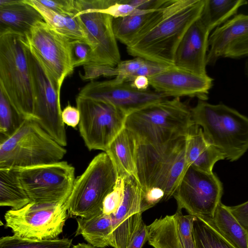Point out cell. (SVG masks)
I'll return each instance as SVG.
<instances>
[{
    "label": "cell",
    "mask_w": 248,
    "mask_h": 248,
    "mask_svg": "<svg viewBox=\"0 0 248 248\" xmlns=\"http://www.w3.org/2000/svg\"><path fill=\"white\" fill-rule=\"evenodd\" d=\"M62 118L64 124L75 128L79 123L80 112L77 107L68 105L62 110Z\"/></svg>",
    "instance_id": "obj_45"
},
{
    "label": "cell",
    "mask_w": 248,
    "mask_h": 248,
    "mask_svg": "<svg viewBox=\"0 0 248 248\" xmlns=\"http://www.w3.org/2000/svg\"><path fill=\"white\" fill-rule=\"evenodd\" d=\"M210 31L200 17L188 28L175 52L174 65L200 75H207L206 58Z\"/></svg>",
    "instance_id": "obj_18"
},
{
    "label": "cell",
    "mask_w": 248,
    "mask_h": 248,
    "mask_svg": "<svg viewBox=\"0 0 248 248\" xmlns=\"http://www.w3.org/2000/svg\"><path fill=\"white\" fill-rule=\"evenodd\" d=\"M147 226L143 221L127 248H142L145 242L147 241Z\"/></svg>",
    "instance_id": "obj_46"
},
{
    "label": "cell",
    "mask_w": 248,
    "mask_h": 248,
    "mask_svg": "<svg viewBox=\"0 0 248 248\" xmlns=\"http://www.w3.org/2000/svg\"><path fill=\"white\" fill-rule=\"evenodd\" d=\"M124 190V177L118 176L113 190L106 197L103 201V213L111 215L117 212L122 203Z\"/></svg>",
    "instance_id": "obj_33"
},
{
    "label": "cell",
    "mask_w": 248,
    "mask_h": 248,
    "mask_svg": "<svg viewBox=\"0 0 248 248\" xmlns=\"http://www.w3.org/2000/svg\"><path fill=\"white\" fill-rule=\"evenodd\" d=\"M118 177L117 169L106 152L94 157L76 178L65 205L68 215L88 217L103 211V202L113 190Z\"/></svg>",
    "instance_id": "obj_7"
},
{
    "label": "cell",
    "mask_w": 248,
    "mask_h": 248,
    "mask_svg": "<svg viewBox=\"0 0 248 248\" xmlns=\"http://www.w3.org/2000/svg\"><path fill=\"white\" fill-rule=\"evenodd\" d=\"M76 235H81L89 244L99 248L112 245L110 215L103 211L88 217H78Z\"/></svg>",
    "instance_id": "obj_24"
},
{
    "label": "cell",
    "mask_w": 248,
    "mask_h": 248,
    "mask_svg": "<svg viewBox=\"0 0 248 248\" xmlns=\"http://www.w3.org/2000/svg\"><path fill=\"white\" fill-rule=\"evenodd\" d=\"M169 66L146 60L144 64L135 73L132 81L138 76H144L148 78L154 76L164 71Z\"/></svg>",
    "instance_id": "obj_41"
},
{
    "label": "cell",
    "mask_w": 248,
    "mask_h": 248,
    "mask_svg": "<svg viewBox=\"0 0 248 248\" xmlns=\"http://www.w3.org/2000/svg\"><path fill=\"white\" fill-rule=\"evenodd\" d=\"M204 4V0H166L152 27L126 46L128 54L174 65L177 48L188 28L200 17Z\"/></svg>",
    "instance_id": "obj_1"
},
{
    "label": "cell",
    "mask_w": 248,
    "mask_h": 248,
    "mask_svg": "<svg viewBox=\"0 0 248 248\" xmlns=\"http://www.w3.org/2000/svg\"><path fill=\"white\" fill-rule=\"evenodd\" d=\"M15 169L31 202L35 203H65L76 179L74 167L66 161Z\"/></svg>",
    "instance_id": "obj_9"
},
{
    "label": "cell",
    "mask_w": 248,
    "mask_h": 248,
    "mask_svg": "<svg viewBox=\"0 0 248 248\" xmlns=\"http://www.w3.org/2000/svg\"><path fill=\"white\" fill-rule=\"evenodd\" d=\"M26 0L41 14L44 21L56 31L70 40L83 41L90 46L83 25L76 14L57 13L44 6L37 0Z\"/></svg>",
    "instance_id": "obj_23"
},
{
    "label": "cell",
    "mask_w": 248,
    "mask_h": 248,
    "mask_svg": "<svg viewBox=\"0 0 248 248\" xmlns=\"http://www.w3.org/2000/svg\"><path fill=\"white\" fill-rule=\"evenodd\" d=\"M78 95L112 105L127 115L149 105L168 98L155 90L139 91L132 87L131 82H120L115 78L91 81L81 89Z\"/></svg>",
    "instance_id": "obj_15"
},
{
    "label": "cell",
    "mask_w": 248,
    "mask_h": 248,
    "mask_svg": "<svg viewBox=\"0 0 248 248\" xmlns=\"http://www.w3.org/2000/svg\"><path fill=\"white\" fill-rule=\"evenodd\" d=\"M228 207L240 223L248 232V201L239 205Z\"/></svg>",
    "instance_id": "obj_43"
},
{
    "label": "cell",
    "mask_w": 248,
    "mask_h": 248,
    "mask_svg": "<svg viewBox=\"0 0 248 248\" xmlns=\"http://www.w3.org/2000/svg\"><path fill=\"white\" fill-rule=\"evenodd\" d=\"M186 158L188 167L211 173L216 162L225 159L223 155L205 138L201 126L194 124L186 138Z\"/></svg>",
    "instance_id": "obj_21"
},
{
    "label": "cell",
    "mask_w": 248,
    "mask_h": 248,
    "mask_svg": "<svg viewBox=\"0 0 248 248\" xmlns=\"http://www.w3.org/2000/svg\"><path fill=\"white\" fill-rule=\"evenodd\" d=\"M193 234L195 248H234L218 232L211 218L195 217Z\"/></svg>",
    "instance_id": "obj_30"
},
{
    "label": "cell",
    "mask_w": 248,
    "mask_h": 248,
    "mask_svg": "<svg viewBox=\"0 0 248 248\" xmlns=\"http://www.w3.org/2000/svg\"><path fill=\"white\" fill-rule=\"evenodd\" d=\"M211 221L221 235L234 248H248V232L221 202Z\"/></svg>",
    "instance_id": "obj_27"
},
{
    "label": "cell",
    "mask_w": 248,
    "mask_h": 248,
    "mask_svg": "<svg viewBox=\"0 0 248 248\" xmlns=\"http://www.w3.org/2000/svg\"><path fill=\"white\" fill-rule=\"evenodd\" d=\"M149 80L150 86L166 98L188 96L206 101L213 85V79L208 75H198L174 65Z\"/></svg>",
    "instance_id": "obj_17"
},
{
    "label": "cell",
    "mask_w": 248,
    "mask_h": 248,
    "mask_svg": "<svg viewBox=\"0 0 248 248\" xmlns=\"http://www.w3.org/2000/svg\"><path fill=\"white\" fill-rule=\"evenodd\" d=\"M42 20L41 14L26 0H0V30L25 36Z\"/></svg>",
    "instance_id": "obj_20"
},
{
    "label": "cell",
    "mask_w": 248,
    "mask_h": 248,
    "mask_svg": "<svg viewBox=\"0 0 248 248\" xmlns=\"http://www.w3.org/2000/svg\"><path fill=\"white\" fill-rule=\"evenodd\" d=\"M191 108L180 98H168L129 114L124 127L137 144L159 145L186 137L194 124Z\"/></svg>",
    "instance_id": "obj_2"
},
{
    "label": "cell",
    "mask_w": 248,
    "mask_h": 248,
    "mask_svg": "<svg viewBox=\"0 0 248 248\" xmlns=\"http://www.w3.org/2000/svg\"><path fill=\"white\" fill-rule=\"evenodd\" d=\"M146 60L135 57L131 60L121 61L115 67L116 76L118 81L131 82L135 73L144 64Z\"/></svg>",
    "instance_id": "obj_34"
},
{
    "label": "cell",
    "mask_w": 248,
    "mask_h": 248,
    "mask_svg": "<svg viewBox=\"0 0 248 248\" xmlns=\"http://www.w3.org/2000/svg\"><path fill=\"white\" fill-rule=\"evenodd\" d=\"M248 37V15L234 16L210 35L206 63L214 65L237 42Z\"/></svg>",
    "instance_id": "obj_19"
},
{
    "label": "cell",
    "mask_w": 248,
    "mask_h": 248,
    "mask_svg": "<svg viewBox=\"0 0 248 248\" xmlns=\"http://www.w3.org/2000/svg\"><path fill=\"white\" fill-rule=\"evenodd\" d=\"M164 192L159 188L154 187L142 192L140 208L142 213L155 206L157 203L163 202Z\"/></svg>",
    "instance_id": "obj_40"
},
{
    "label": "cell",
    "mask_w": 248,
    "mask_h": 248,
    "mask_svg": "<svg viewBox=\"0 0 248 248\" xmlns=\"http://www.w3.org/2000/svg\"><path fill=\"white\" fill-rule=\"evenodd\" d=\"M147 230V241L154 248H185L175 213L155 219Z\"/></svg>",
    "instance_id": "obj_25"
},
{
    "label": "cell",
    "mask_w": 248,
    "mask_h": 248,
    "mask_svg": "<svg viewBox=\"0 0 248 248\" xmlns=\"http://www.w3.org/2000/svg\"><path fill=\"white\" fill-rule=\"evenodd\" d=\"M132 87L139 91H146L150 86L149 78L144 76H138L131 82Z\"/></svg>",
    "instance_id": "obj_47"
},
{
    "label": "cell",
    "mask_w": 248,
    "mask_h": 248,
    "mask_svg": "<svg viewBox=\"0 0 248 248\" xmlns=\"http://www.w3.org/2000/svg\"><path fill=\"white\" fill-rule=\"evenodd\" d=\"M25 36L0 30V90L25 120H34V97Z\"/></svg>",
    "instance_id": "obj_4"
},
{
    "label": "cell",
    "mask_w": 248,
    "mask_h": 248,
    "mask_svg": "<svg viewBox=\"0 0 248 248\" xmlns=\"http://www.w3.org/2000/svg\"><path fill=\"white\" fill-rule=\"evenodd\" d=\"M31 202L15 168H0V205L18 210Z\"/></svg>",
    "instance_id": "obj_28"
},
{
    "label": "cell",
    "mask_w": 248,
    "mask_h": 248,
    "mask_svg": "<svg viewBox=\"0 0 248 248\" xmlns=\"http://www.w3.org/2000/svg\"><path fill=\"white\" fill-rule=\"evenodd\" d=\"M25 120L0 90V133L3 136L1 140L7 138L14 134Z\"/></svg>",
    "instance_id": "obj_32"
},
{
    "label": "cell",
    "mask_w": 248,
    "mask_h": 248,
    "mask_svg": "<svg viewBox=\"0 0 248 248\" xmlns=\"http://www.w3.org/2000/svg\"><path fill=\"white\" fill-rule=\"evenodd\" d=\"M176 214L178 228L185 248H195L193 234V223L195 217L188 214L184 215L182 210H177Z\"/></svg>",
    "instance_id": "obj_35"
},
{
    "label": "cell",
    "mask_w": 248,
    "mask_h": 248,
    "mask_svg": "<svg viewBox=\"0 0 248 248\" xmlns=\"http://www.w3.org/2000/svg\"><path fill=\"white\" fill-rule=\"evenodd\" d=\"M124 190L117 212L111 215L112 245L114 248H127L143 222L140 205L142 189L136 178L124 177Z\"/></svg>",
    "instance_id": "obj_16"
},
{
    "label": "cell",
    "mask_w": 248,
    "mask_h": 248,
    "mask_svg": "<svg viewBox=\"0 0 248 248\" xmlns=\"http://www.w3.org/2000/svg\"><path fill=\"white\" fill-rule=\"evenodd\" d=\"M137 145L133 134L124 127L105 152L114 164L118 176H133L136 178L135 155Z\"/></svg>",
    "instance_id": "obj_22"
},
{
    "label": "cell",
    "mask_w": 248,
    "mask_h": 248,
    "mask_svg": "<svg viewBox=\"0 0 248 248\" xmlns=\"http://www.w3.org/2000/svg\"><path fill=\"white\" fill-rule=\"evenodd\" d=\"M68 216L65 203H42L31 202L18 210L7 211L5 227L14 235L37 240L57 239L62 232Z\"/></svg>",
    "instance_id": "obj_11"
},
{
    "label": "cell",
    "mask_w": 248,
    "mask_h": 248,
    "mask_svg": "<svg viewBox=\"0 0 248 248\" xmlns=\"http://www.w3.org/2000/svg\"><path fill=\"white\" fill-rule=\"evenodd\" d=\"M25 37L30 48L61 90L64 79L74 69L71 50L73 40L56 31L44 20L37 22Z\"/></svg>",
    "instance_id": "obj_14"
},
{
    "label": "cell",
    "mask_w": 248,
    "mask_h": 248,
    "mask_svg": "<svg viewBox=\"0 0 248 248\" xmlns=\"http://www.w3.org/2000/svg\"><path fill=\"white\" fill-rule=\"evenodd\" d=\"M244 0H204L200 18L211 32L235 15L241 6L247 4Z\"/></svg>",
    "instance_id": "obj_29"
},
{
    "label": "cell",
    "mask_w": 248,
    "mask_h": 248,
    "mask_svg": "<svg viewBox=\"0 0 248 248\" xmlns=\"http://www.w3.org/2000/svg\"><path fill=\"white\" fill-rule=\"evenodd\" d=\"M100 11L109 15L114 18L140 15L152 11H142L137 9L131 5L124 2V0H116L114 3L107 8L100 10Z\"/></svg>",
    "instance_id": "obj_36"
},
{
    "label": "cell",
    "mask_w": 248,
    "mask_h": 248,
    "mask_svg": "<svg viewBox=\"0 0 248 248\" xmlns=\"http://www.w3.org/2000/svg\"><path fill=\"white\" fill-rule=\"evenodd\" d=\"M84 80L93 79L100 76H116L115 67L95 64H87L83 66V73L80 74Z\"/></svg>",
    "instance_id": "obj_38"
},
{
    "label": "cell",
    "mask_w": 248,
    "mask_h": 248,
    "mask_svg": "<svg viewBox=\"0 0 248 248\" xmlns=\"http://www.w3.org/2000/svg\"><path fill=\"white\" fill-rule=\"evenodd\" d=\"M26 52L34 97V120L60 145L65 146L67 137L62 118L61 90L27 42Z\"/></svg>",
    "instance_id": "obj_8"
},
{
    "label": "cell",
    "mask_w": 248,
    "mask_h": 248,
    "mask_svg": "<svg viewBox=\"0 0 248 248\" xmlns=\"http://www.w3.org/2000/svg\"><path fill=\"white\" fill-rule=\"evenodd\" d=\"M124 1L137 9L150 11L161 8L166 0H124Z\"/></svg>",
    "instance_id": "obj_42"
},
{
    "label": "cell",
    "mask_w": 248,
    "mask_h": 248,
    "mask_svg": "<svg viewBox=\"0 0 248 248\" xmlns=\"http://www.w3.org/2000/svg\"><path fill=\"white\" fill-rule=\"evenodd\" d=\"M66 149L34 120H25L11 136L0 140V168H24L62 161Z\"/></svg>",
    "instance_id": "obj_6"
},
{
    "label": "cell",
    "mask_w": 248,
    "mask_h": 248,
    "mask_svg": "<svg viewBox=\"0 0 248 248\" xmlns=\"http://www.w3.org/2000/svg\"></svg>",
    "instance_id": "obj_49"
},
{
    "label": "cell",
    "mask_w": 248,
    "mask_h": 248,
    "mask_svg": "<svg viewBox=\"0 0 248 248\" xmlns=\"http://www.w3.org/2000/svg\"><path fill=\"white\" fill-rule=\"evenodd\" d=\"M160 9L140 15L113 18L112 27L116 40L126 46L130 44L150 28Z\"/></svg>",
    "instance_id": "obj_26"
},
{
    "label": "cell",
    "mask_w": 248,
    "mask_h": 248,
    "mask_svg": "<svg viewBox=\"0 0 248 248\" xmlns=\"http://www.w3.org/2000/svg\"><path fill=\"white\" fill-rule=\"evenodd\" d=\"M71 50L72 63L74 68L89 63L91 48L88 44L78 40L73 41Z\"/></svg>",
    "instance_id": "obj_37"
},
{
    "label": "cell",
    "mask_w": 248,
    "mask_h": 248,
    "mask_svg": "<svg viewBox=\"0 0 248 248\" xmlns=\"http://www.w3.org/2000/svg\"><path fill=\"white\" fill-rule=\"evenodd\" d=\"M223 186L213 172H207L189 167L173 197L177 210L185 209L195 217L212 219L221 202Z\"/></svg>",
    "instance_id": "obj_12"
},
{
    "label": "cell",
    "mask_w": 248,
    "mask_h": 248,
    "mask_svg": "<svg viewBox=\"0 0 248 248\" xmlns=\"http://www.w3.org/2000/svg\"><path fill=\"white\" fill-rule=\"evenodd\" d=\"M248 56V37L239 41L228 50L225 58L238 59Z\"/></svg>",
    "instance_id": "obj_44"
},
{
    "label": "cell",
    "mask_w": 248,
    "mask_h": 248,
    "mask_svg": "<svg viewBox=\"0 0 248 248\" xmlns=\"http://www.w3.org/2000/svg\"><path fill=\"white\" fill-rule=\"evenodd\" d=\"M72 248H99L94 247L91 244H87L84 243H78L74 245Z\"/></svg>",
    "instance_id": "obj_48"
},
{
    "label": "cell",
    "mask_w": 248,
    "mask_h": 248,
    "mask_svg": "<svg viewBox=\"0 0 248 248\" xmlns=\"http://www.w3.org/2000/svg\"><path fill=\"white\" fill-rule=\"evenodd\" d=\"M72 240L68 238L37 240L14 235L0 239V248H70Z\"/></svg>",
    "instance_id": "obj_31"
},
{
    "label": "cell",
    "mask_w": 248,
    "mask_h": 248,
    "mask_svg": "<svg viewBox=\"0 0 248 248\" xmlns=\"http://www.w3.org/2000/svg\"><path fill=\"white\" fill-rule=\"evenodd\" d=\"M186 138L159 145L137 144L136 179L142 192L156 187L164 192L163 201L173 197L189 167L186 158Z\"/></svg>",
    "instance_id": "obj_3"
},
{
    "label": "cell",
    "mask_w": 248,
    "mask_h": 248,
    "mask_svg": "<svg viewBox=\"0 0 248 248\" xmlns=\"http://www.w3.org/2000/svg\"><path fill=\"white\" fill-rule=\"evenodd\" d=\"M194 124L201 126L206 140L224 156L234 161L248 150V118L224 104L198 100L191 108Z\"/></svg>",
    "instance_id": "obj_5"
},
{
    "label": "cell",
    "mask_w": 248,
    "mask_h": 248,
    "mask_svg": "<svg viewBox=\"0 0 248 248\" xmlns=\"http://www.w3.org/2000/svg\"><path fill=\"white\" fill-rule=\"evenodd\" d=\"M39 2L56 13L70 15L77 14L76 0H37Z\"/></svg>",
    "instance_id": "obj_39"
},
{
    "label": "cell",
    "mask_w": 248,
    "mask_h": 248,
    "mask_svg": "<svg viewBox=\"0 0 248 248\" xmlns=\"http://www.w3.org/2000/svg\"><path fill=\"white\" fill-rule=\"evenodd\" d=\"M80 135L89 150L105 152L124 127L127 115L110 104L78 95Z\"/></svg>",
    "instance_id": "obj_10"
},
{
    "label": "cell",
    "mask_w": 248,
    "mask_h": 248,
    "mask_svg": "<svg viewBox=\"0 0 248 248\" xmlns=\"http://www.w3.org/2000/svg\"><path fill=\"white\" fill-rule=\"evenodd\" d=\"M76 15L83 25L91 48L87 64L116 67L121 60L113 30V18L95 9V0H76Z\"/></svg>",
    "instance_id": "obj_13"
}]
</instances>
